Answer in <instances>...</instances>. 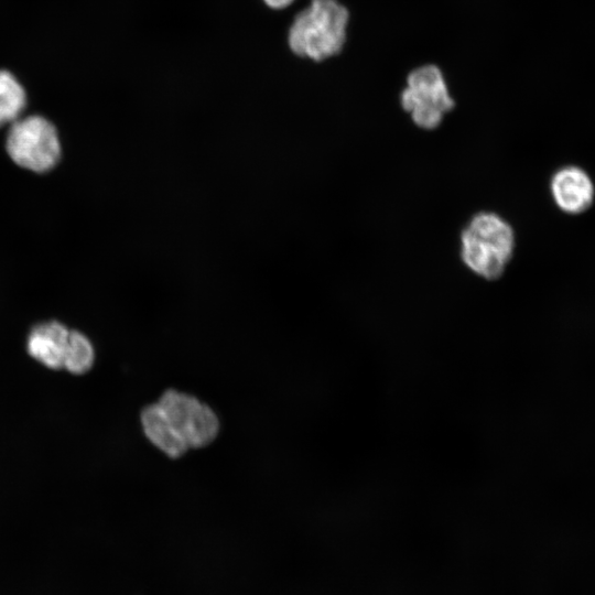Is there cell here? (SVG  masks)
<instances>
[{
    "label": "cell",
    "instance_id": "6da1fadb",
    "mask_svg": "<svg viewBox=\"0 0 595 595\" xmlns=\"http://www.w3.org/2000/svg\"><path fill=\"white\" fill-rule=\"evenodd\" d=\"M348 21L349 12L338 0H311L293 18L288 45L299 57L327 60L343 50Z\"/></svg>",
    "mask_w": 595,
    "mask_h": 595
},
{
    "label": "cell",
    "instance_id": "7a4b0ae2",
    "mask_svg": "<svg viewBox=\"0 0 595 595\" xmlns=\"http://www.w3.org/2000/svg\"><path fill=\"white\" fill-rule=\"evenodd\" d=\"M513 250V229L496 213H477L461 232V259L483 279L496 280L501 277Z\"/></svg>",
    "mask_w": 595,
    "mask_h": 595
},
{
    "label": "cell",
    "instance_id": "3957f363",
    "mask_svg": "<svg viewBox=\"0 0 595 595\" xmlns=\"http://www.w3.org/2000/svg\"><path fill=\"white\" fill-rule=\"evenodd\" d=\"M6 150L17 165L35 173L51 171L62 153L56 128L39 115L19 118L11 123Z\"/></svg>",
    "mask_w": 595,
    "mask_h": 595
},
{
    "label": "cell",
    "instance_id": "277c9868",
    "mask_svg": "<svg viewBox=\"0 0 595 595\" xmlns=\"http://www.w3.org/2000/svg\"><path fill=\"white\" fill-rule=\"evenodd\" d=\"M172 433L187 448H203L212 444L220 430L215 411L187 392L165 390L159 400Z\"/></svg>",
    "mask_w": 595,
    "mask_h": 595
},
{
    "label": "cell",
    "instance_id": "5b68a950",
    "mask_svg": "<svg viewBox=\"0 0 595 595\" xmlns=\"http://www.w3.org/2000/svg\"><path fill=\"white\" fill-rule=\"evenodd\" d=\"M400 102L414 125L424 130L437 128L444 116L455 107L441 69L431 64L409 74Z\"/></svg>",
    "mask_w": 595,
    "mask_h": 595
},
{
    "label": "cell",
    "instance_id": "8992f818",
    "mask_svg": "<svg viewBox=\"0 0 595 595\" xmlns=\"http://www.w3.org/2000/svg\"><path fill=\"white\" fill-rule=\"evenodd\" d=\"M550 192L555 205L571 215L588 209L595 196L591 176L576 165H566L555 171L550 181Z\"/></svg>",
    "mask_w": 595,
    "mask_h": 595
},
{
    "label": "cell",
    "instance_id": "52a82bcc",
    "mask_svg": "<svg viewBox=\"0 0 595 595\" xmlns=\"http://www.w3.org/2000/svg\"><path fill=\"white\" fill-rule=\"evenodd\" d=\"M69 333V329L55 321L39 324L28 337V351L48 368H62Z\"/></svg>",
    "mask_w": 595,
    "mask_h": 595
},
{
    "label": "cell",
    "instance_id": "ba28073f",
    "mask_svg": "<svg viewBox=\"0 0 595 595\" xmlns=\"http://www.w3.org/2000/svg\"><path fill=\"white\" fill-rule=\"evenodd\" d=\"M140 421L145 437L166 456L178 458L188 451L170 430L158 402L141 410Z\"/></svg>",
    "mask_w": 595,
    "mask_h": 595
},
{
    "label": "cell",
    "instance_id": "9c48e42d",
    "mask_svg": "<svg viewBox=\"0 0 595 595\" xmlns=\"http://www.w3.org/2000/svg\"><path fill=\"white\" fill-rule=\"evenodd\" d=\"M26 106V94L18 78L0 69V128L20 118Z\"/></svg>",
    "mask_w": 595,
    "mask_h": 595
},
{
    "label": "cell",
    "instance_id": "30bf717a",
    "mask_svg": "<svg viewBox=\"0 0 595 595\" xmlns=\"http://www.w3.org/2000/svg\"><path fill=\"white\" fill-rule=\"evenodd\" d=\"M95 360V350L90 340L82 333L71 331L66 344L63 368L75 375L87 372Z\"/></svg>",
    "mask_w": 595,
    "mask_h": 595
},
{
    "label": "cell",
    "instance_id": "8fae6325",
    "mask_svg": "<svg viewBox=\"0 0 595 595\" xmlns=\"http://www.w3.org/2000/svg\"><path fill=\"white\" fill-rule=\"evenodd\" d=\"M263 3L273 10H282L290 7L294 0H262Z\"/></svg>",
    "mask_w": 595,
    "mask_h": 595
}]
</instances>
